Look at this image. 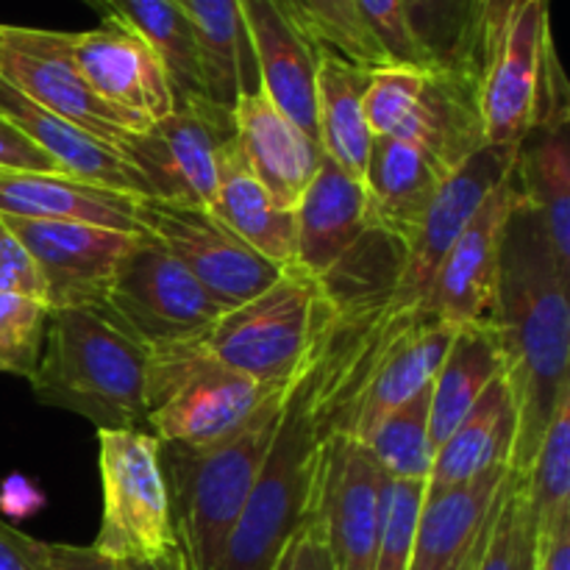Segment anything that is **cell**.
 Instances as JSON below:
<instances>
[{
  "instance_id": "7",
  "label": "cell",
  "mask_w": 570,
  "mask_h": 570,
  "mask_svg": "<svg viewBox=\"0 0 570 570\" xmlns=\"http://www.w3.org/2000/svg\"><path fill=\"white\" fill-rule=\"evenodd\" d=\"M276 390L284 387H265L217 360L204 337L148 351L145 412L150 434L161 443H215Z\"/></svg>"
},
{
  "instance_id": "49",
  "label": "cell",
  "mask_w": 570,
  "mask_h": 570,
  "mask_svg": "<svg viewBox=\"0 0 570 570\" xmlns=\"http://www.w3.org/2000/svg\"><path fill=\"white\" fill-rule=\"evenodd\" d=\"M115 570H189L181 549H173L167 554L154 557V560H120L115 562Z\"/></svg>"
},
{
  "instance_id": "36",
  "label": "cell",
  "mask_w": 570,
  "mask_h": 570,
  "mask_svg": "<svg viewBox=\"0 0 570 570\" xmlns=\"http://www.w3.org/2000/svg\"><path fill=\"white\" fill-rule=\"evenodd\" d=\"M534 532L570 515V387L560 395L534 460L523 473Z\"/></svg>"
},
{
  "instance_id": "41",
  "label": "cell",
  "mask_w": 570,
  "mask_h": 570,
  "mask_svg": "<svg viewBox=\"0 0 570 570\" xmlns=\"http://www.w3.org/2000/svg\"><path fill=\"white\" fill-rule=\"evenodd\" d=\"M356 9L395 67H434L415 39L404 0H356Z\"/></svg>"
},
{
  "instance_id": "10",
  "label": "cell",
  "mask_w": 570,
  "mask_h": 570,
  "mask_svg": "<svg viewBox=\"0 0 570 570\" xmlns=\"http://www.w3.org/2000/svg\"><path fill=\"white\" fill-rule=\"evenodd\" d=\"M137 223L139 234L159 243L178 265L187 267L223 312L265 293L284 271L256 254L215 212L204 206L139 198Z\"/></svg>"
},
{
  "instance_id": "8",
  "label": "cell",
  "mask_w": 570,
  "mask_h": 570,
  "mask_svg": "<svg viewBox=\"0 0 570 570\" xmlns=\"http://www.w3.org/2000/svg\"><path fill=\"white\" fill-rule=\"evenodd\" d=\"M104 488L95 549L109 560H154L178 549L170 521L159 440L139 429H98Z\"/></svg>"
},
{
  "instance_id": "50",
  "label": "cell",
  "mask_w": 570,
  "mask_h": 570,
  "mask_svg": "<svg viewBox=\"0 0 570 570\" xmlns=\"http://www.w3.org/2000/svg\"><path fill=\"white\" fill-rule=\"evenodd\" d=\"M81 3H87L89 9H95V11H98L100 17H111L109 0H81Z\"/></svg>"
},
{
  "instance_id": "34",
  "label": "cell",
  "mask_w": 570,
  "mask_h": 570,
  "mask_svg": "<svg viewBox=\"0 0 570 570\" xmlns=\"http://www.w3.org/2000/svg\"><path fill=\"white\" fill-rule=\"evenodd\" d=\"M109 9L159 53L178 100L189 95L206 98L198 42L178 0H109Z\"/></svg>"
},
{
  "instance_id": "16",
  "label": "cell",
  "mask_w": 570,
  "mask_h": 570,
  "mask_svg": "<svg viewBox=\"0 0 570 570\" xmlns=\"http://www.w3.org/2000/svg\"><path fill=\"white\" fill-rule=\"evenodd\" d=\"M267 98L317 142L315 78L323 45L293 0H237ZM321 145V142H317Z\"/></svg>"
},
{
  "instance_id": "30",
  "label": "cell",
  "mask_w": 570,
  "mask_h": 570,
  "mask_svg": "<svg viewBox=\"0 0 570 570\" xmlns=\"http://www.w3.org/2000/svg\"><path fill=\"white\" fill-rule=\"evenodd\" d=\"M499 373H504V351L493 323L488 317L462 323L432 382L429 434L434 451L445 443V438Z\"/></svg>"
},
{
  "instance_id": "24",
  "label": "cell",
  "mask_w": 570,
  "mask_h": 570,
  "mask_svg": "<svg viewBox=\"0 0 570 570\" xmlns=\"http://www.w3.org/2000/svg\"><path fill=\"white\" fill-rule=\"evenodd\" d=\"M0 115L14 122L33 145L56 161L59 173L92 187L115 189L134 198H154L148 181L117 148L92 137L83 128L50 115L0 78Z\"/></svg>"
},
{
  "instance_id": "9",
  "label": "cell",
  "mask_w": 570,
  "mask_h": 570,
  "mask_svg": "<svg viewBox=\"0 0 570 570\" xmlns=\"http://www.w3.org/2000/svg\"><path fill=\"white\" fill-rule=\"evenodd\" d=\"M232 139V111L204 95H189L178 100L170 115L131 134L120 145V154L148 181L154 198L212 209L220 156Z\"/></svg>"
},
{
  "instance_id": "47",
  "label": "cell",
  "mask_w": 570,
  "mask_h": 570,
  "mask_svg": "<svg viewBox=\"0 0 570 570\" xmlns=\"http://www.w3.org/2000/svg\"><path fill=\"white\" fill-rule=\"evenodd\" d=\"M42 570H115V560L100 554L95 546L45 543Z\"/></svg>"
},
{
  "instance_id": "28",
  "label": "cell",
  "mask_w": 570,
  "mask_h": 570,
  "mask_svg": "<svg viewBox=\"0 0 570 570\" xmlns=\"http://www.w3.org/2000/svg\"><path fill=\"white\" fill-rule=\"evenodd\" d=\"M212 212L273 265H295V215L278 204L265 184L248 170L237 142H228L220 156V178Z\"/></svg>"
},
{
  "instance_id": "26",
  "label": "cell",
  "mask_w": 570,
  "mask_h": 570,
  "mask_svg": "<svg viewBox=\"0 0 570 570\" xmlns=\"http://www.w3.org/2000/svg\"><path fill=\"white\" fill-rule=\"evenodd\" d=\"M134 195L92 187L61 173L0 167V217L87 223L111 232L139 234Z\"/></svg>"
},
{
  "instance_id": "23",
  "label": "cell",
  "mask_w": 570,
  "mask_h": 570,
  "mask_svg": "<svg viewBox=\"0 0 570 570\" xmlns=\"http://www.w3.org/2000/svg\"><path fill=\"white\" fill-rule=\"evenodd\" d=\"M293 215L295 265L321 282L332 276L348 259L351 250L373 232L367 220L365 187L328 156H323Z\"/></svg>"
},
{
  "instance_id": "18",
  "label": "cell",
  "mask_w": 570,
  "mask_h": 570,
  "mask_svg": "<svg viewBox=\"0 0 570 570\" xmlns=\"http://www.w3.org/2000/svg\"><path fill=\"white\" fill-rule=\"evenodd\" d=\"M510 465L454 488H429L417 512L410 570H476L504 499Z\"/></svg>"
},
{
  "instance_id": "32",
  "label": "cell",
  "mask_w": 570,
  "mask_h": 570,
  "mask_svg": "<svg viewBox=\"0 0 570 570\" xmlns=\"http://www.w3.org/2000/svg\"><path fill=\"white\" fill-rule=\"evenodd\" d=\"M178 6L198 42L206 98L232 111L243 89L259 87L239 3L237 0H178Z\"/></svg>"
},
{
  "instance_id": "4",
  "label": "cell",
  "mask_w": 570,
  "mask_h": 570,
  "mask_svg": "<svg viewBox=\"0 0 570 570\" xmlns=\"http://www.w3.org/2000/svg\"><path fill=\"white\" fill-rule=\"evenodd\" d=\"M148 348L109 309H50L39 365L31 376L39 404L81 415L95 429L148 426Z\"/></svg>"
},
{
  "instance_id": "15",
  "label": "cell",
  "mask_w": 570,
  "mask_h": 570,
  "mask_svg": "<svg viewBox=\"0 0 570 570\" xmlns=\"http://www.w3.org/2000/svg\"><path fill=\"white\" fill-rule=\"evenodd\" d=\"M551 33L549 3L523 0L501 31L482 72L479 109L484 145H518L534 126L540 104L543 45Z\"/></svg>"
},
{
  "instance_id": "25",
  "label": "cell",
  "mask_w": 570,
  "mask_h": 570,
  "mask_svg": "<svg viewBox=\"0 0 570 570\" xmlns=\"http://www.w3.org/2000/svg\"><path fill=\"white\" fill-rule=\"evenodd\" d=\"M445 178L449 176H443L415 145L395 137H373L362 176L373 232L406 248Z\"/></svg>"
},
{
  "instance_id": "40",
  "label": "cell",
  "mask_w": 570,
  "mask_h": 570,
  "mask_svg": "<svg viewBox=\"0 0 570 570\" xmlns=\"http://www.w3.org/2000/svg\"><path fill=\"white\" fill-rule=\"evenodd\" d=\"M426 482L382 484V529H379L376 562L373 570H410L412 543H415L417 512H421Z\"/></svg>"
},
{
  "instance_id": "43",
  "label": "cell",
  "mask_w": 570,
  "mask_h": 570,
  "mask_svg": "<svg viewBox=\"0 0 570 570\" xmlns=\"http://www.w3.org/2000/svg\"><path fill=\"white\" fill-rule=\"evenodd\" d=\"M271 570H337L332 549H328L326 529H323L321 512L306 521L293 538L278 551Z\"/></svg>"
},
{
  "instance_id": "29",
  "label": "cell",
  "mask_w": 570,
  "mask_h": 570,
  "mask_svg": "<svg viewBox=\"0 0 570 570\" xmlns=\"http://www.w3.org/2000/svg\"><path fill=\"white\" fill-rule=\"evenodd\" d=\"M371 72L326 48L315 78L317 142L323 156L360 181L373 145L371 126L365 120V89L371 83Z\"/></svg>"
},
{
  "instance_id": "1",
  "label": "cell",
  "mask_w": 570,
  "mask_h": 570,
  "mask_svg": "<svg viewBox=\"0 0 570 570\" xmlns=\"http://www.w3.org/2000/svg\"><path fill=\"white\" fill-rule=\"evenodd\" d=\"M518 189V187H515ZM570 273L557 262L543 217L515 195L501 234L499 282L488 321L504 351V376L518 406L510 471L527 473L560 395L570 387Z\"/></svg>"
},
{
  "instance_id": "27",
  "label": "cell",
  "mask_w": 570,
  "mask_h": 570,
  "mask_svg": "<svg viewBox=\"0 0 570 570\" xmlns=\"http://www.w3.org/2000/svg\"><path fill=\"white\" fill-rule=\"evenodd\" d=\"M518 438V406L504 373L493 379L445 443L434 451L429 488H454L493 468L510 465Z\"/></svg>"
},
{
  "instance_id": "21",
  "label": "cell",
  "mask_w": 570,
  "mask_h": 570,
  "mask_svg": "<svg viewBox=\"0 0 570 570\" xmlns=\"http://www.w3.org/2000/svg\"><path fill=\"white\" fill-rule=\"evenodd\" d=\"M515 178L510 176L482 200L460 237L451 243L434 273L429 309L445 323L462 326L476 317H488L499 282L501 234L515 204Z\"/></svg>"
},
{
  "instance_id": "42",
  "label": "cell",
  "mask_w": 570,
  "mask_h": 570,
  "mask_svg": "<svg viewBox=\"0 0 570 570\" xmlns=\"http://www.w3.org/2000/svg\"><path fill=\"white\" fill-rule=\"evenodd\" d=\"M0 293L26 295V298L48 304V293H45V282L37 265L3 220H0Z\"/></svg>"
},
{
  "instance_id": "45",
  "label": "cell",
  "mask_w": 570,
  "mask_h": 570,
  "mask_svg": "<svg viewBox=\"0 0 570 570\" xmlns=\"http://www.w3.org/2000/svg\"><path fill=\"white\" fill-rule=\"evenodd\" d=\"M534 570H570V515L534 532Z\"/></svg>"
},
{
  "instance_id": "2",
  "label": "cell",
  "mask_w": 570,
  "mask_h": 570,
  "mask_svg": "<svg viewBox=\"0 0 570 570\" xmlns=\"http://www.w3.org/2000/svg\"><path fill=\"white\" fill-rule=\"evenodd\" d=\"M328 328L289 384L276 438L215 570H271L284 543L321 512L332 440V412L323 393L321 367Z\"/></svg>"
},
{
  "instance_id": "19",
  "label": "cell",
  "mask_w": 570,
  "mask_h": 570,
  "mask_svg": "<svg viewBox=\"0 0 570 570\" xmlns=\"http://www.w3.org/2000/svg\"><path fill=\"white\" fill-rule=\"evenodd\" d=\"M456 328L460 326L454 323L440 321L432 309L412 317H387L384 343L345 434L362 443L384 415L429 387L443 365Z\"/></svg>"
},
{
  "instance_id": "14",
  "label": "cell",
  "mask_w": 570,
  "mask_h": 570,
  "mask_svg": "<svg viewBox=\"0 0 570 570\" xmlns=\"http://www.w3.org/2000/svg\"><path fill=\"white\" fill-rule=\"evenodd\" d=\"M37 265L48 309H106L111 278L139 234L111 232L87 223L0 217Z\"/></svg>"
},
{
  "instance_id": "35",
  "label": "cell",
  "mask_w": 570,
  "mask_h": 570,
  "mask_svg": "<svg viewBox=\"0 0 570 570\" xmlns=\"http://www.w3.org/2000/svg\"><path fill=\"white\" fill-rule=\"evenodd\" d=\"M429 406H432V384L399 410L384 415L360 443L387 479L429 482L432 476L434 445L429 434Z\"/></svg>"
},
{
  "instance_id": "3",
  "label": "cell",
  "mask_w": 570,
  "mask_h": 570,
  "mask_svg": "<svg viewBox=\"0 0 570 570\" xmlns=\"http://www.w3.org/2000/svg\"><path fill=\"white\" fill-rule=\"evenodd\" d=\"M287 390L289 384L267 395L248 421L215 443L184 445L159 440L173 532L189 570H215L220 562L278 432Z\"/></svg>"
},
{
  "instance_id": "38",
  "label": "cell",
  "mask_w": 570,
  "mask_h": 570,
  "mask_svg": "<svg viewBox=\"0 0 570 570\" xmlns=\"http://www.w3.org/2000/svg\"><path fill=\"white\" fill-rule=\"evenodd\" d=\"M476 570H534V518L521 473L507 476L501 510Z\"/></svg>"
},
{
  "instance_id": "39",
  "label": "cell",
  "mask_w": 570,
  "mask_h": 570,
  "mask_svg": "<svg viewBox=\"0 0 570 570\" xmlns=\"http://www.w3.org/2000/svg\"><path fill=\"white\" fill-rule=\"evenodd\" d=\"M48 304L26 295L0 293V373L31 382L48 328Z\"/></svg>"
},
{
  "instance_id": "11",
  "label": "cell",
  "mask_w": 570,
  "mask_h": 570,
  "mask_svg": "<svg viewBox=\"0 0 570 570\" xmlns=\"http://www.w3.org/2000/svg\"><path fill=\"white\" fill-rule=\"evenodd\" d=\"M0 78L50 115L117 150L131 134L150 126L145 117L117 109L92 92L72 61L67 31L0 26Z\"/></svg>"
},
{
  "instance_id": "37",
  "label": "cell",
  "mask_w": 570,
  "mask_h": 570,
  "mask_svg": "<svg viewBox=\"0 0 570 570\" xmlns=\"http://www.w3.org/2000/svg\"><path fill=\"white\" fill-rule=\"evenodd\" d=\"M293 3L309 22L323 48L334 50L345 61L365 67V70L395 67L362 22L356 0H293Z\"/></svg>"
},
{
  "instance_id": "6",
  "label": "cell",
  "mask_w": 570,
  "mask_h": 570,
  "mask_svg": "<svg viewBox=\"0 0 570 570\" xmlns=\"http://www.w3.org/2000/svg\"><path fill=\"white\" fill-rule=\"evenodd\" d=\"M482 76L443 67H382L365 89V120L373 137L415 145L443 176L484 148L479 109Z\"/></svg>"
},
{
  "instance_id": "22",
  "label": "cell",
  "mask_w": 570,
  "mask_h": 570,
  "mask_svg": "<svg viewBox=\"0 0 570 570\" xmlns=\"http://www.w3.org/2000/svg\"><path fill=\"white\" fill-rule=\"evenodd\" d=\"M232 122L234 142L248 170L278 204L295 209L323 161L321 145L306 137L262 87L237 95Z\"/></svg>"
},
{
  "instance_id": "46",
  "label": "cell",
  "mask_w": 570,
  "mask_h": 570,
  "mask_svg": "<svg viewBox=\"0 0 570 570\" xmlns=\"http://www.w3.org/2000/svg\"><path fill=\"white\" fill-rule=\"evenodd\" d=\"M45 543L0 523V570H42Z\"/></svg>"
},
{
  "instance_id": "12",
  "label": "cell",
  "mask_w": 570,
  "mask_h": 570,
  "mask_svg": "<svg viewBox=\"0 0 570 570\" xmlns=\"http://www.w3.org/2000/svg\"><path fill=\"white\" fill-rule=\"evenodd\" d=\"M106 309L148 351L204 337L223 312L187 267L142 234L117 265Z\"/></svg>"
},
{
  "instance_id": "5",
  "label": "cell",
  "mask_w": 570,
  "mask_h": 570,
  "mask_svg": "<svg viewBox=\"0 0 570 570\" xmlns=\"http://www.w3.org/2000/svg\"><path fill=\"white\" fill-rule=\"evenodd\" d=\"M340 306L321 278L298 265L245 304L220 312L204 343L220 362L265 387H287Z\"/></svg>"
},
{
  "instance_id": "17",
  "label": "cell",
  "mask_w": 570,
  "mask_h": 570,
  "mask_svg": "<svg viewBox=\"0 0 570 570\" xmlns=\"http://www.w3.org/2000/svg\"><path fill=\"white\" fill-rule=\"evenodd\" d=\"M70 53L98 98L156 122L176 109V89L159 53L120 17H104L92 31L70 33Z\"/></svg>"
},
{
  "instance_id": "44",
  "label": "cell",
  "mask_w": 570,
  "mask_h": 570,
  "mask_svg": "<svg viewBox=\"0 0 570 570\" xmlns=\"http://www.w3.org/2000/svg\"><path fill=\"white\" fill-rule=\"evenodd\" d=\"M0 167H9V170L59 173L56 161L39 145H33L14 122L6 120L3 115H0Z\"/></svg>"
},
{
  "instance_id": "48",
  "label": "cell",
  "mask_w": 570,
  "mask_h": 570,
  "mask_svg": "<svg viewBox=\"0 0 570 570\" xmlns=\"http://www.w3.org/2000/svg\"><path fill=\"white\" fill-rule=\"evenodd\" d=\"M518 3H523V0H484V65H488V56L493 53L495 42H499L501 31L510 22Z\"/></svg>"
},
{
  "instance_id": "13",
  "label": "cell",
  "mask_w": 570,
  "mask_h": 570,
  "mask_svg": "<svg viewBox=\"0 0 570 570\" xmlns=\"http://www.w3.org/2000/svg\"><path fill=\"white\" fill-rule=\"evenodd\" d=\"M518 148L484 145L462 167H456L434 195L415 237L406 243L399 278L384 301L387 317H412L429 309L434 273L462 228L468 226L482 200L504 181L515 167Z\"/></svg>"
},
{
  "instance_id": "31",
  "label": "cell",
  "mask_w": 570,
  "mask_h": 570,
  "mask_svg": "<svg viewBox=\"0 0 570 570\" xmlns=\"http://www.w3.org/2000/svg\"><path fill=\"white\" fill-rule=\"evenodd\" d=\"M570 120L538 122L518 145V195L534 206L554 245L557 262L570 273Z\"/></svg>"
},
{
  "instance_id": "20",
  "label": "cell",
  "mask_w": 570,
  "mask_h": 570,
  "mask_svg": "<svg viewBox=\"0 0 570 570\" xmlns=\"http://www.w3.org/2000/svg\"><path fill=\"white\" fill-rule=\"evenodd\" d=\"M384 473L348 434L328 440L321 521L337 570H373L382 529Z\"/></svg>"
},
{
  "instance_id": "33",
  "label": "cell",
  "mask_w": 570,
  "mask_h": 570,
  "mask_svg": "<svg viewBox=\"0 0 570 570\" xmlns=\"http://www.w3.org/2000/svg\"><path fill=\"white\" fill-rule=\"evenodd\" d=\"M410 26L434 67L482 76L484 0H404Z\"/></svg>"
}]
</instances>
